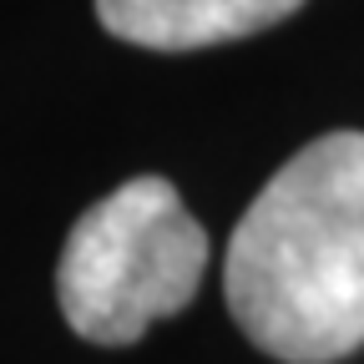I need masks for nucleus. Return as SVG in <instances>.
Here are the masks:
<instances>
[{
	"mask_svg": "<svg viewBox=\"0 0 364 364\" xmlns=\"http://www.w3.org/2000/svg\"><path fill=\"white\" fill-rule=\"evenodd\" d=\"M208 233L167 177H132L91 203L66 233L56 299L91 344H136L157 318L193 304Z\"/></svg>",
	"mask_w": 364,
	"mask_h": 364,
	"instance_id": "f03ea898",
	"label": "nucleus"
},
{
	"mask_svg": "<svg viewBox=\"0 0 364 364\" xmlns=\"http://www.w3.org/2000/svg\"><path fill=\"white\" fill-rule=\"evenodd\" d=\"M304 0H97V21L147 51H198L289 21Z\"/></svg>",
	"mask_w": 364,
	"mask_h": 364,
	"instance_id": "7ed1b4c3",
	"label": "nucleus"
},
{
	"mask_svg": "<svg viewBox=\"0 0 364 364\" xmlns=\"http://www.w3.org/2000/svg\"><path fill=\"white\" fill-rule=\"evenodd\" d=\"M228 314L284 364H334L364 344V132L294 152L228 243Z\"/></svg>",
	"mask_w": 364,
	"mask_h": 364,
	"instance_id": "f257e3e1",
	"label": "nucleus"
}]
</instances>
